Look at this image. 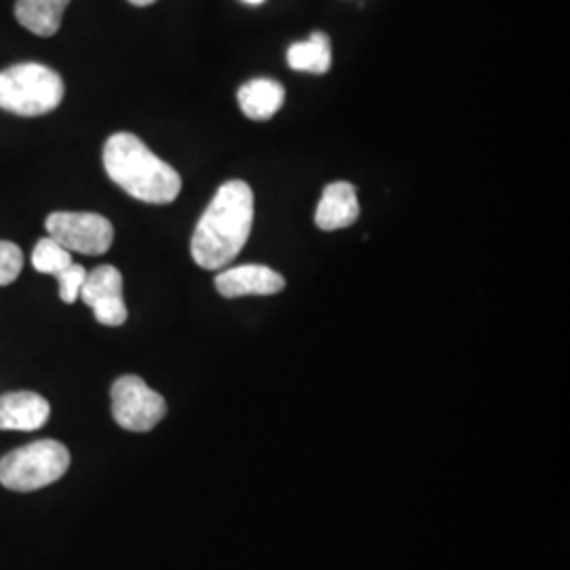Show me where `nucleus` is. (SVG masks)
Returning a JSON list of instances; mask_svg holds the SVG:
<instances>
[{
	"instance_id": "nucleus-1",
	"label": "nucleus",
	"mask_w": 570,
	"mask_h": 570,
	"mask_svg": "<svg viewBox=\"0 0 570 570\" xmlns=\"http://www.w3.org/2000/svg\"><path fill=\"white\" fill-rule=\"evenodd\" d=\"M254 225V193L242 180L218 188L193 233V261L207 271L233 263L244 249Z\"/></svg>"
},
{
	"instance_id": "nucleus-2",
	"label": "nucleus",
	"mask_w": 570,
	"mask_h": 570,
	"mask_svg": "<svg viewBox=\"0 0 570 570\" xmlns=\"http://www.w3.org/2000/svg\"><path fill=\"white\" fill-rule=\"evenodd\" d=\"M104 169L112 183L144 204H171L183 190L180 174L134 134L121 131L106 140Z\"/></svg>"
},
{
	"instance_id": "nucleus-3",
	"label": "nucleus",
	"mask_w": 570,
	"mask_h": 570,
	"mask_svg": "<svg viewBox=\"0 0 570 570\" xmlns=\"http://www.w3.org/2000/svg\"><path fill=\"white\" fill-rule=\"evenodd\" d=\"M60 75L45 63L26 61L0 72V108L20 117H42L63 100Z\"/></svg>"
},
{
	"instance_id": "nucleus-4",
	"label": "nucleus",
	"mask_w": 570,
	"mask_h": 570,
	"mask_svg": "<svg viewBox=\"0 0 570 570\" xmlns=\"http://www.w3.org/2000/svg\"><path fill=\"white\" fill-rule=\"evenodd\" d=\"M70 468V452L56 440H39L0 459V484L16 492L51 487Z\"/></svg>"
},
{
	"instance_id": "nucleus-5",
	"label": "nucleus",
	"mask_w": 570,
	"mask_h": 570,
	"mask_svg": "<svg viewBox=\"0 0 570 570\" xmlns=\"http://www.w3.org/2000/svg\"><path fill=\"white\" fill-rule=\"evenodd\" d=\"M45 226L63 249L85 256H102L115 242L112 223L94 212H53Z\"/></svg>"
},
{
	"instance_id": "nucleus-6",
	"label": "nucleus",
	"mask_w": 570,
	"mask_h": 570,
	"mask_svg": "<svg viewBox=\"0 0 570 570\" xmlns=\"http://www.w3.org/2000/svg\"><path fill=\"white\" fill-rule=\"evenodd\" d=\"M112 416L117 425L134 433L157 428L167 414L164 395L153 391L140 376H121L110 389Z\"/></svg>"
},
{
	"instance_id": "nucleus-7",
	"label": "nucleus",
	"mask_w": 570,
	"mask_h": 570,
	"mask_svg": "<svg viewBox=\"0 0 570 570\" xmlns=\"http://www.w3.org/2000/svg\"><path fill=\"white\" fill-rule=\"evenodd\" d=\"M79 298L94 311L96 322L102 326L119 327L127 322L122 275L117 266L102 265L87 271Z\"/></svg>"
},
{
	"instance_id": "nucleus-8",
	"label": "nucleus",
	"mask_w": 570,
	"mask_h": 570,
	"mask_svg": "<svg viewBox=\"0 0 570 570\" xmlns=\"http://www.w3.org/2000/svg\"><path fill=\"white\" fill-rule=\"evenodd\" d=\"M285 287L282 273L263 265L235 266L223 271L216 277V289L225 298H242V296H271Z\"/></svg>"
},
{
	"instance_id": "nucleus-9",
	"label": "nucleus",
	"mask_w": 570,
	"mask_h": 570,
	"mask_svg": "<svg viewBox=\"0 0 570 570\" xmlns=\"http://www.w3.org/2000/svg\"><path fill=\"white\" fill-rule=\"evenodd\" d=\"M51 416L49 402L35 391H13L0 395V429L2 431H37Z\"/></svg>"
},
{
	"instance_id": "nucleus-10",
	"label": "nucleus",
	"mask_w": 570,
	"mask_h": 570,
	"mask_svg": "<svg viewBox=\"0 0 570 570\" xmlns=\"http://www.w3.org/2000/svg\"><path fill=\"white\" fill-rule=\"evenodd\" d=\"M360 218L357 190L348 183H332L324 188V195L315 212V225L322 230H341L355 225Z\"/></svg>"
},
{
	"instance_id": "nucleus-11",
	"label": "nucleus",
	"mask_w": 570,
	"mask_h": 570,
	"mask_svg": "<svg viewBox=\"0 0 570 570\" xmlns=\"http://www.w3.org/2000/svg\"><path fill=\"white\" fill-rule=\"evenodd\" d=\"M237 100L247 119L268 121L284 106V85L273 79H252L239 89Z\"/></svg>"
},
{
	"instance_id": "nucleus-12",
	"label": "nucleus",
	"mask_w": 570,
	"mask_h": 570,
	"mask_svg": "<svg viewBox=\"0 0 570 570\" xmlns=\"http://www.w3.org/2000/svg\"><path fill=\"white\" fill-rule=\"evenodd\" d=\"M70 0H18L16 18L37 37H53L60 30L61 18Z\"/></svg>"
},
{
	"instance_id": "nucleus-13",
	"label": "nucleus",
	"mask_w": 570,
	"mask_h": 570,
	"mask_svg": "<svg viewBox=\"0 0 570 570\" xmlns=\"http://www.w3.org/2000/svg\"><path fill=\"white\" fill-rule=\"evenodd\" d=\"M287 66L296 72L326 75L332 66V47L327 35L315 32L306 41L294 42L287 49Z\"/></svg>"
},
{
	"instance_id": "nucleus-14",
	"label": "nucleus",
	"mask_w": 570,
	"mask_h": 570,
	"mask_svg": "<svg viewBox=\"0 0 570 570\" xmlns=\"http://www.w3.org/2000/svg\"><path fill=\"white\" fill-rule=\"evenodd\" d=\"M72 265V252L63 249L56 239L45 237L35 245L32 252V266L42 275H58L63 268Z\"/></svg>"
},
{
	"instance_id": "nucleus-15",
	"label": "nucleus",
	"mask_w": 570,
	"mask_h": 570,
	"mask_svg": "<svg viewBox=\"0 0 570 570\" xmlns=\"http://www.w3.org/2000/svg\"><path fill=\"white\" fill-rule=\"evenodd\" d=\"M85 277H87L85 266L77 265V263H72L68 268H63L61 273L56 275V279H58V284H60L61 303L72 305V303L79 301L81 287L82 284H85Z\"/></svg>"
},
{
	"instance_id": "nucleus-16",
	"label": "nucleus",
	"mask_w": 570,
	"mask_h": 570,
	"mask_svg": "<svg viewBox=\"0 0 570 570\" xmlns=\"http://www.w3.org/2000/svg\"><path fill=\"white\" fill-rule=\"evenodd\" d=\"M23 254L11 242H0V285H11L20 277Z\"/></svg>"
},
{
	"instance_id": "nucleus-17",
	"label": "nucleus",
	"mask_w": 570,
	"mask_h": 570,
	"mask_svg": "<svg viewBox=\"0 0 570 570\" xmlns=\"http://www.w3.org/2000/svg\"><path fill=\"white\" fill-rule=\"evenodd\" d=\"M131 4H136V7H148V4H153V2H157V0H129Z\"/></svg>"
},
{
	"instance_id": "nucleus-18",
	"label": "nucleus",
	"mask_w": 570,
	"mask_h": 570,
	"mask_svg": "<svg viewBox=\"0 0 570 570\" xmlns=\"http://www.w3.org/2000/svg\"><path fill=\"white\" fill-rule=\"evenodd\" d=\"M244 2H247V4H263L265 0H244Z\"/></svg>"
}]
</instances>
